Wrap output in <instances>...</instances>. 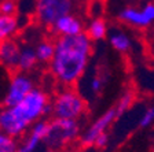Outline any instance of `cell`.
Returning a JSON list of instances; mask_svg holds the SVG:
<instances>
[{"instance_id":"obj_16","label":"cell","mask_w":154,"mask_h":152,"mask_svg":"<svg viewBox=\"0 0 154 152\" xmlns=\"http://www.w3.org/2000/svg\"><path fill=\"white\" fill-rule=\"evenodd\" d=\"M43 140L35 133H29V136L26 137V140L23 141L21 145L17 147V151L15 152H36L40 147V143Z\"/></svg>"},{"instance_id":"obj_1","label":"cell","mask_w":154,"mask_h":152,"mask_svg":"<svg viewBox=\"0 0 154 152\" xmlns=\"http://www.w3.org/2000/svg\"><path fill=\"white\" fill-rule=\"evenodd\" d=\"M92 52V40L87 33L58 36L50 69L54 78L63 86H72L84 74Z\"/></svg>"},{"instance_id":"obj_6","label":"cell","mask_w":154,"mask_h":152,"mask_svg":"<svg viewBox=\"0 0 154 152\" xmlns=\"http://www.w3.org/2000/svg\"><path fill=\"white\" fill-rule=\"evenodd\" d=\"M35 88L32 78L23 71H15L10 81L8 89H7L4 104L6 107H14L28 96V93Z\"/></svg>"},{"instance_id":"obj_22","label":"cell","mask_w":154,"mask_h":152,"mask_svg":"<svg viewBox=\"0 0 154 152\" xmlns=\"http://www.w3.org/2000/svg\"><path fill=\"white\" fill-rule=\"evenodd\" d=\"M107 141H109V134L106 133V132H103L102 134H99V136H98V139L95 140L94 145L98 147V148H103V147H106Z\"/></svg>"},{"instance_id":"obj_23","label":"cell","mask_w":154,"mask_h":152,"mask_svg":"<svg viewBox=\"0 0 154 152\" xmlns=\"http://www.w3.org/2000/svg\"><path fill=\"white\" fill-rule=\"evenodd\" d=\"M48 152H58V149H51V151H48Z\"/></svg>"},{"instance_id":"obj_4","label":"cell","mask_w":154,"mask_h":152,"mask_svg":"<svg viewBox=\"0 0 154 152\" xmlns=\"http://www.w3.org/2000/svg\"><path fill=\"white\" fill-rule=\"evenodd\" d=\"M80 127L77 119H63L54 118L50 122V129L43 143L50 149H59L63 145L72 143L79 136Z\"/></svg>"},{"instance_id":"obj_15","label":"cell","mask_w":154,"mask_h":152,"mask_svg":"<svg viewBox=\"0 0 154 152\" xmlns=\"http://www.w3.org/2000/svg\"><path fill=\"white\" fill-rule=\"evenodd\" d=\"M109 40L112 47L119 52H128L131 49V38L121 30H113L109 36Z\"/></svg>"},{"instance_id":"obj_17","label":"cell","mask_w":154,"mask_h":152,"mask_svg":"<svg viewBox=\"0 0 154 152\" xmlns=\"http://www.w3.org/2000/svg\"><path fill=\"white\" fill-rule=\"evenodd\" d=\"M132 101H134V93L132 92H125L124 95L120 97L119 103L116 106V112H117V118H120L125 111H128L132 106Z\"/></svg>"},{"instance_id":"obj_10","label":"cell","mask_w":154,"mask_h":152,"mask_svg":"<svg viewBox=\"0 0 154 152\" xmlns=\"http://www.w3.org/2000/svg\"><path fill=\"white\" fill-rule=\"evenodd\" d=\"M50 29L57 36H74L83 33V22L73 14H67L58 19Z\"/></svg>"},{"instance_id":"obj_5","label":"cell","mask_w":154,"mask_h":152,"mask_svg":"<svg viewBox=\"0 0 154 152\" xmlns=\"http://www.w3.org/2000/svg\"><path fill=\"white\" fill-rule=\"evenodd\" d=\"M76 0H36L35 18L40 25L51 28L59 18L73 13Z\"/></svg>"},{"instance_id":"obj_9","label":"cell","mask_w":154,"mask_h":152,"mask_svg":"<svg viewBox=\"0 0 154 152\" xmlns=\"http://www.w3.org/2000/svg\"><path fill=\"white\" fill-rule=\"evenodd\" d=\"M21 47L14 38H7L0 41V63L10 71H18Z\"/></svg>"},{"instance_id":"obj_24","label":"cell","mask_w":154,"mask_h":152,"mask_svg":"<svg viewBox=\"0 0 154 152\" xmlns=\"http://www.w3.org/2000/svg\"><path fill=\"white\" fill-rule=\"evenodd\" d=\"M94 1H99V0H94Z\"/></svg>"},{"instance_id":"obj_21","label":"cell","mask_w":154,"mask_h":152,"mask_svg":"<svg viewBox=\"0 0 154 152\" xmlns=\"http://www.w3.org/2000/svg\"><path fill=\"white\" fill-rule=\"evenodd\" d=\"M102 85H103V81L100 77H92L90 81V88L94 93H99L102 91Z\"/></svg>"},{"instance_id":"obj_26","label":"cell","mask_w":154,"mask_h":152,"mask_svg":"<svg viewBox=\"0 0 154 152\" xmlns=\"http://www.w3.org/2000/svg\"><path fill=\"white\" fill-rule=\"evenodd\" d=\"M153 1H154V0H153Z\"/></svg>"},{"instance_id":"obj_7","label":"cell","mask_w":154,"mask_h":152,"mask_svg":"<svg viewBox=\"0 0 154 152\" xmlns=\"http://www.w3.org/2000/svg\"><path fill=\"white\" fill-rule=\"evenodd\" d=\"M120 19L128 25L135 26V28H147L154 22V1L147 3L140 10L134 8V7L124 8L120 13Z\"/></svg>"},{"instance_id":"obj_25","label":"cell","mask_w":154,"mask_h":152,"mask_svg":"<svg viewBox=\"0 0 154 152\" xmlns=\"http://www.w3.org/2000/svg\"><path fill=\"white\" fill-rule=\"evenodd\" d=\"M0 132H2V130H0Z\"/></svg>"},{"instance_id":"obj_8","label":"cell","mask_w":154,"mask_h":152,"mask_svg":"<svg viewBox=\"0 0 154 152\" xmlns=\"http://www.w3.org/2000/svg\"><path fill=\"white\" fill-rule=\"evenodd\" d=\"M116 118H117L116 108L113 107V108H110V110H107L105 114L100 115V117L84 132L83 137H81V144H83V145H92V144L95 143V140L98 139V136L107 130V127L114 122Z\"/></svg>"},{"instance_id":"obj_20","label":"cell","mask_w":154,"mask_h":152,"mask_svg":"<svg viewBox=\"0 0 154 152\" xmlns=\"http://www.w3.org/2000/svg\"><path fill=\"white\" fill-rule=\"evenodd\" d=\"M153 122H154V106L146 108V111L143 112L140 121H139V125H140L142 127H147V126H150V125H153Z\"/></svg>"},{"instance_id":"obj_3","label":"cell","mask_w":154,"mask_h":152,"mask_svg":"<svg viewBox=\"0 0 154 152\" xmlns=\"http://www.w3.org/2000/svg\"><path fill=\"white\" fill-rule=\"evenodd\" d=\"M85 111V100L74 89H63L57 95L52 103L54 118L79 119Z\"/></svg>"},{"instance_id":"obj_18","label":"cell","mask_w":154,"mask_h":152,"mask_svg":"<svg viewBox=\"0 0 154 152\" xmlns=\"http://www.w3.org/2000/svg\"><path fill=\"white\" fill-rule=\"evenodd\" d=\"M17 147L14 137L0 132V152H15Z\"/></svg>"},{"instance_id":"obj_14","label":"cell","mask_w":154,"mask_h":152,"mask_svg":"<svg viewBox=\"0 0 154 152\" xmlns=\"http://www.w3.org/2000/svg\"><path fill=\"white\" fill-rule=\"evenodd\" d=\"M36 49V55L40 63H50L54 58V52H55V41L51 40H42L38 41L35 47Z\"/></svg>"},{"instance_id":"obj_2","label":"cell","mask_w":154,"mask_h":152,"mask_svg":"<svg viewBox=\"0 0 154 152\" xmlns=\"http://www.w3.org/2000/svg\"><path fill=\"white\" fill-rule=\"evenodd\" d=\"M48 104L47 95L33 88L21 103L0 111V130L14 139L21 136L30 125L44 117Z\"/></svg>"},{"instance_id":"obj_12","label":"cell","mask_w":154,"mask_h":152,"mask_svg":"<svg viewBox=\"0 0 154 152\" xmlns=\"http://www.w3.org/2000/svg\"><path fill=\"white\" fill-rule=\"evenodd\" d=\"M19 29L18 18L15 15H3L0 14V41L13 38Z\"/></svg>"},{"instance_id":"obj_11","label":"cell","mask_w":154,"mask_h":152,"mask_svg":"<svg viewBox=\"0 0 154 152\" xmlns=\"http://www.w3.org/2000/svg\"><path fill=\"white\" fill-rule=\"evenodd\" d=\"M38 63L37 55H36L35 47L30 45H22L21 47V56H19V64H18V71H30L35 69V66Z\"/></svg>"},{"instance_id":"obj_19","label":"cell","mask_w":154,"mask_h":152,"mask_svg":"<svg viewBox=\"0 0 154 152\" xmlns=\"http://www.w3.org/2000/svg\"><path fill=\"white\" fill-rule=\"evenodd\" d=\"M18 4L15 0H0V14L3 15H15Z\"/></svg>"},{"instance_id":"obj_13","label":"cell","mask_w":154,"mask_h":152,"mask_svg":"<svg viewBox=\"0 0 154 152\" xmlns=\"http://www.w3.org/2000/svg\"><path fill=\"white\" fill-rule=\"evenodd\" d=\"M87 34L92 41H98V40H103L107 36V25L102 18H94L87 28Z\"/></svg>"}]
</instances>
